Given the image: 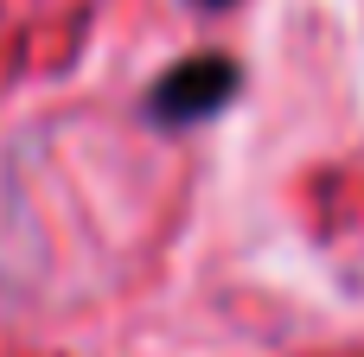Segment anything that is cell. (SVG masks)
<instances>
[{"instance_id":"obj_1","label":"cell","mask_w":364,"mask_h":357,"mask_svg":"<svg viewBox=\"0 0 364 357\" xmlns=\"http://www.w3.org/2000/svg\"><path fill=\"white\" fill-rule=\"evenodd\" d=\"M237 83H243V70H237L230 57H186V64H173V70L154 83L147 115H154L160 128L205 121V115H218V109L237 96Z\"/></svg>"},{"instance_id":"obj_2","label":"cell","mask_w":364,"mask_h":357,"mask_svg":"<svg viewBox=\"0 0 364 357\" xmlns=\"http://www.w3.org/2000/svg\"><path fill=\"white\" fill-rule=\"evenodd\" d=\"M198 6H230V0H198Z\"/></svg>"}]
</instances>
